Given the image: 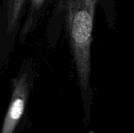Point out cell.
<instances>
[{
  "label": "cell",
  "instance_id": "1",
  "mask_svg": "<svg viewBox=\"0 0 134 133\" xmlns=\"http://www.w3.org/2000/svg\"><path fill=\"white\" fill-rule=\"evenodd\" d=\"M99 0H64L67 24L79 82L89 88L91 73L90 43L97 4Z\"/></svg>",
  "mask_w": 134,
  "mask_h": 133
},
{
  "label": "cell",
  "instance_id": "2",
  "mask_svg": "<svg viewBox=\"0 0 134 133\" xmlns=\"http://www.w3.org/2000/svg\"><path fill=\"white\" fill-rule=\"evenodd\" d=\"M27 94V74L24 72L13 81L11 101L3 123L2 133H13L24 114Z\"/></svg>",
  "mask_w": 134,
  "mask_h": 133
},
{
  "label": "cell",
  "instance_id": "3",
  "mask_svg": "<svg viewBox=\"0 0 134 133\" xmlns=\"http://www.w3.org/2000/svg\"><path fill=\"white\" fill-rule=\"evenodd\" d=\"M24 0H9L7 11V30L12 32L20 16Z\"/></svg>",
  "mask_w": 134,
  "mask_h": 133
},
{
  "label": "cell",
  "instance_id": "4",
  "mask_svg": "<svg viewBox=\"0 0 134 133\" xmlns=\"http://www.w3.org/2000/svg\"><path fill=\"white\" fill-rule=\"evenodd\" d=\"M45 0H31V7L32 12H37L42 5Z\"/></svg>",
  "mask_w": 134,
  "mask_h": 133
}]
</instances>
